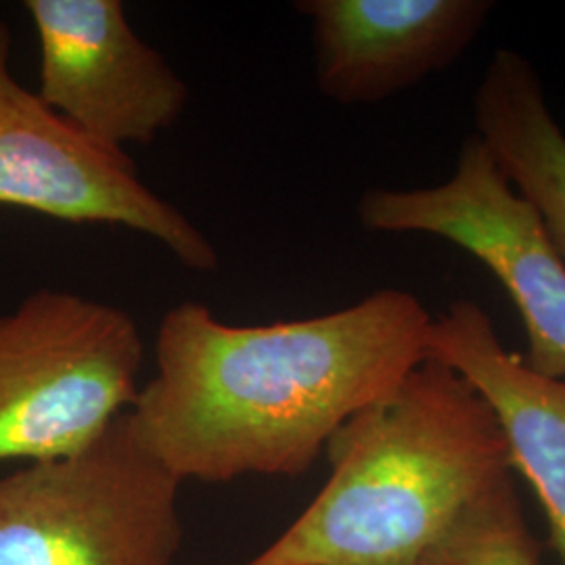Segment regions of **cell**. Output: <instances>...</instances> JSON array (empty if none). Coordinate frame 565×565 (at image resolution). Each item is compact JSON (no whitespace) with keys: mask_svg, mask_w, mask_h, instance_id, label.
<instances>
[{"mask_svg":"<svg viewBox=\"0 0 565 565\" xmlns=\"http://www.w3.org/2000/svg\"><path fill=\"white\" fill-rule=\"evenodd\" d=\"M431 323L403 289L270 324H228L203 303H179L163 315L156 375L128 415L181 482L298 478L340 427L424 363Z\"/></svg>","mask_w":565,"mask_h":565,"instance_id":"1","label":"cell"},{"mask_svg":"<svg viewBox=\"0 0 565 565\" xmlns=\"http://www.w3.org/2000/svg\"><path fill=\"white\" fill-rule=\"evenodd\" d=\"M331 476L263 553L242 565H415L482 488L511 471L484 398L425 359L338 429Z\"/></svg>","mask_w":565,"mask_h":565,"instance_id":"2","label":"cell"},{"mask_svg":"<svg viewBox=\"0 0 565 565\" xmlns=\"http://www.w3.org/2000/svg\"><path fill=\"white\" fill-rule=\"evenodd\" d=\"M135 317L74 291L39 289L0 315V463L70 457L139 396Z\"/></svg>","mask_w":565,"mask_h":565,"instance_id":"3","label":"cell"},{"mask_svg":"<svg viewBox=\"0 0 565 565\" xmlns=\"http://www.w3.org/2000/svg\"><path fill=\"white\" fill-rule=\"evenodd\" d=\"M181 484L124 413L81 452L0 476V565H174Z\"/></svg>","mask_w":565,"mask_h":565,"instance_id":"4","label":"cell"},{"mask_svg":"<svg viewBox=\"0 0 565 565\" xmlns=\"http://www.w3.org/2000/svg\"><path fill=\"white\" fill-rule=\"evenodd\" d=\"M356 216L371 233L431 235L486 266L522 317L525 364L548 380H565V263L478 135L465 137L448 181L371 189Z\"/></svg>","mask_w":565,"mask_h":565,"instance_id":"5","label":"cell"},{"mask_svg":"<svg viewBox=\"0 0 565 565\" xmlns=\"http://www.w3.org/2000/svg\"><path fill=\"white\" fill-rule=\"evenodd\" d=\"M11 51V30L0 21V205L63 223L130 228L186 268L214 270V243L139 179L126 153L86 139L25 88Z\"/></svg>","mask_w":565,"mask_h":565,"instance_id":"6","label":"cell"},{"mask_svg":"<svg viewBox=\"0 0 565 565\" xmlns=\"http://www.w3.org/2000/svg\"><path fill=\"white\" fill-rule=\"evenodd\" d=\"M41 51L36 95L86 139L126 153L181 118L189 88L120 0H25Z\"/></svg>","mask_w":565,"mask_h":565,"instance_id":"7","label":"cell"},{"mask_svg":"<svg viewBox=\"0 0 565 565\" xmlns=\"http://www.w3.org/2000/svg\"><path fill=\"white\" fill-rule=\"evenodd\" d=\"M317 86L329 102L373 105L450 67L484 30L490 0H302Z\"/></svg>","mask_w":565,"mask_h":565,"instance_id":"8","label":"cell"},{"mask_svg":"<svg viewBox=\"0 0 565 565\" xmlns=\"http://www.w3.org/2000/svg\"><path fill=\"white\" fill-rule=\"evenodd\" d=\"M427 359L457 371L492 408L511 471L534 488L548 543L565 565V380L543 377L509 352L490 315L473 300H455L434 317Z\"/></svg>","mask_w":565,"mask_h":565,"instance_id":"9","label":"cell"},{"mask_svg":"<svg viewBox=\"0 0 565 565\" xmlns=\"http://www.w3.org/2000/svg\"><path fill=\"white\" fill-rule=\"evenodd\" d=\"M473 126L565 263V132L534 63L520 51L492 55L473 95Z\"/></svg>","mask_w":565,"mask_h":565,"instance_id":"10","label":"cell"},{"mask_svg":"<svg viewBox=\"0 0 565 565\" xmlns=\"http://www.w3.org/2000/svg\"><path fill=\"white\" fill-rule=\"evenodd\" d=\"M415 565H541L513 471L482 488Z\"/></svg>","mask_w":565,"mask_h":565,"instance_id":"11","label":"cell"}]
</instances>
